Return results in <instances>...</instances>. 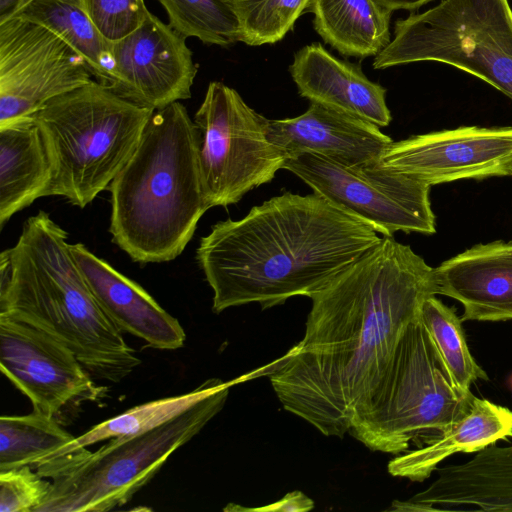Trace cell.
I'll return each mask as SVG.
<instances>
[{
  "instance_id": "obj_1",
  "label": "cell",
  "mask_w": 512,
  "mask_h": 512,
  "mask_svg": "<svg viewBox=\"0 0 512 512\" xmlns=\"http://www.w3.org/2000/svg\"><path fill=\"white\" fill-rule=\"evenodd\" d=\"M437 294L434 268L409 245L382 236L310 297L303 339L271 364L284 409L323 435L342 438L403 332Z\"/></svg>"
},
{
  "instance_id": "obj_2",
  "label": "cell",
  "mask_w": 512,
  "mask_h": 512,
  "mask_svg": "<svg viewBox=\"0 0 512 512\" xmlns=\"http://www.w3.org/2000/svg\"><path fill=\"white\" fill-rule=\"evenodd\" d=\"M380 239L319 194L285 192L241 219L213 225L196 259L213 292V312L249 303L264 310L310 298Z\"/></svg>"
},
{
  "instance_id": "obj_3",
  "label": "cell",
  "mask_w": 512,
  "mask_h": 512,
  "mask_svg": "<svg viewBox=\"0 0 512 512\" xmlns=\"http://www.w3.org/2000/svg\"><path fill=\"white\" fill-rule=\"evenodd\" d=\"M0 315L59 340L98 379L118 383L141 364L93 296L67 232L43 210L0 254Z\"/></svg>"
},
{
  "instance_id": "obj_4",
  "label": "cell",
  "mask_w": 512,
  "mask_h": 512,
  "mask_svg": "<svg viewBox=\"0 0 512 512\" xmlns=\"http://www.w3.org/2000/svg\"><path fill=\"white\" fill-rule=\"evenodd\" d=\"M198 151V129L182 103L153 112L133 155L109 185V232L132 261H172L192 239L210 209Z\"/></svg>"
},
{
  "instance_id": "obj_5",
  "label": "cell",
  "mask_w": 512,
  "mask_h": 512,
  "mask_svg": "<svg viewBox=\"0 0 512 512\" xmlns=\"http://www.w3.org/2000/svg\"><path fill=\"white\" fill-rule=\"evenodd\" d=\"M474 397L456 385L419 315L403 332L381 380L356 407L348 433L372 451L402 454L461 420Z\"/></svg>"
},
{
  "instance_id": "obj_6",
  "label": "cell",
  "mask_w": 512,
  "mask_h": 512,
  "mask_svg": "<svg viewBox=\"0 0 512 512\" xmlns=\"http://www.w3.org/2000/svg\"><path fill=\"white\" fill-rule=\"evenodd\" d=\"M155 110L92 80L33 115L53 171L51 196L84 208L123 168Z\"/></svg>"
},
{
  "instance_id": "obj_7",
  "label": "cell",
  "mask_w": 512,
  "mask_h": 512,
  "mask_svg": "<svg viewBox=\"0 0 512 512\" xmlns=\"http://www.w3.org/2000/svg\"><path fill=\"white\" fill-rule=\"evenodd\" d=\"M229 389L154 430L111 438L95 452L84 447L39 464L37 473L51 486L35 512H104L124 505L222 410Z\"/></svg>"
},
{
  "instance_id": "obj_8",
  "label": "cell",
  "mask_w": 512,
  "mask_h": 512,
  "mask_svg": "<svg viewBox=\"0 0 512 512\" xmlns=\"http://www.w3.org/2000/svg\"><path fill=\"white\" fill-rule=\"evenodd\" d=\"M422 61L450 65L512 100V8L509 0H441L395 23L375 69Z\"/></svg>"
},
{
  "instance_id": "obj_9",
  "label": "cell",
  "mask_w": 512,
  "mask_h": 512,
  "mask_svg": "<svg viewBox=\"0 0 512 512\" xmlns=\"http://www.w3.org/2000/svg\"><path fill=\"white\" fill-rule=\"evenodd\" d=\"M193 121L199 133V169L209 208L238 203L283 169L287 157L269 141L268 119L224 83H209Z\"/></svg>"
},
{
  "instance_id": "obj_10",
  "label": "cell",
  "mask_w": 512,
  "mask_h": 512,
  "mask_svg": "<svg viewBox=\"0 0 512 512\" xmlns=\"http://www.w3.org/2000/svg\"><path fill=\"white\" fill-rule=\"evenodd\" d=\"M283 169L314 193L369 224L382 236L432 235L436 218L428 184L384 168L380 161L345 166L310 152L288 156Z\"/></svg>"
},
{
  "instance_id": "obj_11",
  "label": "cell",
  "mask_w": 512,
  "mask_h": 512,
  "mask_svg": "<svg viewBox=\"0 0 512 512\" xmlns=\"http://www.w3.org/2000/svg\"><path fill=\"white\" fill-rule=\"evenodd\" d=\"M92 77L84 59L49 29L17 16L0 22V125L33 116Z\"/></svg>"
},
{
  "instance_id": "obj_12",
  "label": "cell",
  "mask_w": 512,
  "mask_h": 512,
  "mask_svg": "<svg viewBox=\"0 0 512 512\" xmlns=\"http://www.w3.org/2000/svg\"><path fill=\"white\" fill-rule=\"evenodd\" d=\"M381 165L434 186L512 177V127L460 126L392 142Z\"/></svg>"
},
{
  "instance_id": "obj_13",
  "label": "cell",
  "mask_w": 512,
  "mask_h": 512,
  "mask_svg": "<svg viewBox=\"0 0 512 512\" xmlns=\"http://www.w3.org/2000/svg\"><path fill=\"white\" fill-rule=\"evenodd\" d=\"M0 369L33 408L53 416L76 400L95 401L105 392L69 347L5 315H0Z\"/></svg>"
},
{
  "instance_id": "obj_14",
  "label": "cell",
  "mask_w": 512,
  "mask_h": 512,
  "mask_svg": "<svg viewBox=\"0 0 512 512\" xmlns=\"http://www.w3.org/2000/svg\"><path fill=\"white\" fill-rule=\"evenodd\" d=\"M111 47L116 94L153 110L191 97L198 69L193 53L186 38L154 14Z\"/></svg>"
},
{
  "instance_id": "obj_15",
  "label": "cell",
  "mask_w": 512,
  "mask_h": 512,
  "mask_svg": "<svg viewBox=\"0 0 512 512\" xmlns=\"http://www.w3.org/2000/svg\"><path fill=\"white\" fill-rule=\"evenodd\" d=\"M266 129L286 157L310 152L345 166L380 161L393 142L380 127L318 103L297 117L268 119Z\"/></svg>"
},
{
  "instance_id": "obj_16",
  "label": "cell",
  "mask_w": 512,
  "mask_h": 512,
  "mask_svg": "<svg viewBox=\"0 0 512 512\" xmlns=\"http://www.w3.org/2000/svg\"><path fill=\"white\" fill-rule=\"evenodd\" d=\"M437 477L395 511H512V444H494L466 462L437 468Z\"/></svg>"
},
{
  "instance_id": "obj_17",
  "label": "cell",
  "mask_w": 512,
  "mask_h": 512,
  "mask_svg": "<svg viewBox=\"0 0 512 512\" xmlns=\"http://www.w3.org/2000/svg\"><path fill=\"white\" fill-rule=\"evenodd\" d=\"M71 251L97 303L122 332L156 349L175 350L184 345L186 334L179 321L139 284L82 243L71 244Z\"/></svg>"
},
{
  "instance_id": "obj_18",
  "label": "cell",
  "mask_w": 512,
  "mask_h": 512,
  "mask_svg": "<svg viewBox=\"0 0 512 512\" xmlns=\"http://www.w3.org/2000/svg\"><path fill=\"white\" fill-rule=\"evenodd\" d=\"M434 271L438 294L462 304V322L512 320V241L476 244Z\"/></svg>"
},
{
  "instance_id": "obj_19",
  "label": "cell",
  "mask_w": 512,
  "mask_h": 512,
  "mask_svg": "<svg viewBox=\"0 0 512 512\" xmlns=\"http://www.w3.org/2000/svg\"><path fill=\"white\" fill-rule=\"evenodd\" d=\"M290 74L299 94L310 103L330 107L380 128L392 120L386 89L369 80L360 67L333 56L320 43L296 52Z\"/></svg>"
},
{
  "instance_id": "obj_20",
  "label": "cell",
  "mask_w": 512,
  "mask_h": 512,
  "mask_svg": "<svg viewBox=\"0 0 512 512\" xmlns=\"http://www.w3.org/2000/svg\"><path fill=\"white\" fill-rule=\"evenodd\" d=\"M53 171L33 116L0 125V228L36 199L51 196Z\"/></svg>"
},
{
  "instance_id": "obj_21",
  "label": "cell",
  "mask_w": 512,
  "mask_h": 512,
  "mask_svg": "<svg viewBox=\"0 0 512 512\" xmlns=\"http://www.w3.org/2000/svg\"><path fill=\"white\" fill-rule=\"evenodd\" d=\"M509 437H512V410L475 396L466 416L428 444L393 458L388 471L396 477L422 482L451 455L478 452Z\"/></svg>"
},
{
  "instance_id": "obj_22",
  "label": "cell",
  "mask_w": 512,
  "mask_h": 512,
  "mask_svg": "<svg viewBox=\"0 0 512 512\" xmlns=\"http://www.w3.org/2000/svg\"><path fill=\"white\" fill-rule=\"evenodd\" d=\"M314 28L341 54L377 55L391 41L389 9L378 0H311Z\"/></svg>"
},
{
  "instance_id": "obj_23",
  "label": "cell",
  "mask_w": 512,
  "mask_h": 512,
  "mask_svg": "<svg viewBox=\"0 0 512 512\" xmlns=\"http://www.w3.org/2000/svg\"><path fill=\"white\" fill-rule=\"evenodd\" d=\"M13 16L55 33L84 59L96 81L113 87L116 73L111 42L91 20L84 0H32Z\"/></svg>"
},
{
  "instance_id": "obj_24",
  "label": "cell",
  "mask_w": 512,
  "mask_h": 512,
  "mask_svg": "<svg viewBox=\"0 0 512 512\" xmlns=\"http://www.w3.org/2000/svg\"><path fill=\"white\" fill-rule=\"evenodd\" d=\"M240 380L235 379L224 382L218 378H211L188 393L157 399L132 407L117 416L93 426L79 437H75L68 444L51 453L39 464L48 459L63 456L100 441L115 437L140 435L154 430L186 413L218 391L233 386Z\"/></svg>"
},
{
  "instance_id": "obj_25",
  "label": "cell",
  "mask_w": 512,
  "mask_h": 512,
  "mask_svg": "<svg viewBox=\"0 0 512 512\" xmlns=\"http://www.w3.org/2000/svg\"><path fill=\"white\" fill-rule=\"evenodd\" d=\"M75 437L38 409L27 415L0 418V471L29 465L35 468Z\"/></svg>"
},
{
  "instance_id": "obj_26",
  "label": "cell",
  "mask_w": 512,
  "mask_h": 512,
  "mask_svg": "<svg viewBox=\"0 0 512 512\" xmlns=\"http://www.w3.org/2000/svg\"><path fill=\"white\" fill-rule=\"evenodd\" d=\"M420 318L458 387L470 390L476 380H488L487 373L477 364L468 348L462 320L453 307H448L435 295L430 296L421 306Z\"/></svg>"
},
{
  "instance_id": "obj_27",
  "label": "cell",
  "mask_w": 512,
  "mask_h": 512,
  "mask_svg": "<svg viewBox=\"0 0 512 512\" xmlns=\"http://www.w3.org/2000/svg\"><path fill=\"white\" fill-rule=\"evenodd\" d=\"M169 25L186 39L227 46L239 41L238 21L225 0H157Z\"/></svg>"
},
{
  "instance_id": "obj_28",
  "label": "cell",
  "mask_w": 512,
  "mask_h": 512,
  "mask_svg": "<svg viewBox=\"0 0 512 512\" xmlns=\"http://www.w3.org/2000/svg\"><path fill=\"white\" fill-rule=\"evenodd\" d=\"M311 0H225L239 25V41L273 44L293 27Z\"/></svg>"
},
{
  "instance_id": "obj_29",
  "label": "cell",
  "mask_w": 512,
  "mask_h": 512,
  "mask_svg": "<svg viewBox=\"0 0 512 512\" xmlns=\"http://www.w3.org/2000/svg\"><path fill=\"white\" fill-rule=\"evenodd\" d=\"M84 4L99 32L111 43L138 29L149 14L144 0H84Z\"/></svg>"
},
{
  "instance_id": "obj_30",
  "label": "cell",
  "mask_w": 512,
  "mask_h": 512,
  "mask_svg": "<svg viewBox=\"0 0 512 512\" xmlns=\"http://www.w3.org/2000/svg\"><path fill=\"white\" fill-rule=\"evenodd\" d=\"M46 479L29 465L0 471V512H35L50 490Z\"/></svg>"
},
{
  "instance_id": "obj_31",
  "label": "cell",
  "mask_w": 512,
  "mask_h": 512,
  "mask_svg": "<svg viewBox=\"0 0 512 512\" xmlns=\"http://www.w3.org/2000/svg\"><path fill=\"white\" fill-rule=\"evenodd\" d=\"M314 508V502L300 491L286 494L280 500L268 506L258 508H241L242 510L261 511H308Z\"/></svg>"
},
{
  "instance_id": "obj_32",
  "label": "cell",
  "mask_w": 512,
  "mask_h": 512,
  "mask_svg": "<svg viewBox=\"0 0 512 512\" xmlns=\"http://www.w3.org/2000/svg\"><path fill=\"white\" fill-rule=\"evenodd\" d=\"M390 11L395 10H416L431 0H378Z\"/></svg>"
},
{
  "instance_id": "obj_33",
  "label": "cell",
  "mask_w": 512,
  "mask_h": 512,
  "mask_svg": "<svg viewBox=\"0 0 512 512\" xmlns=\"http://www.w3.org/2000/svg\"><path fill=\"white\" fill-rule=\"evenodd\" d=\"M32 0H0V22L12 17Z\"/></svg>"
},
{
  "instance_id": "obj_34",
  "label": "cell",
  "mask_w": 512,
  "mask_h": 512,
  "mask_svg": "<svg viewBox=\"0 0 512 512\" xmlns=\"http://www.w3.org/2000/svg\"><path fill=\"white\" fill-rule=\"evenodd\" d=\"M511 386H512V378H511Z\"/></svg>"
}]
</instances>
